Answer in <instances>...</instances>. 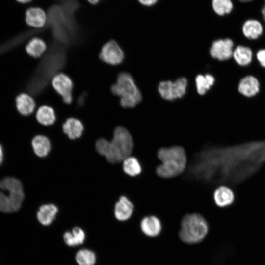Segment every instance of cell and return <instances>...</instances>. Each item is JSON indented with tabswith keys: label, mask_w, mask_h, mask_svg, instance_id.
Listing matches in <instances>:
<instances>
[{
	"label": "cell",
	"mask_w": 265,
	"mask_h": 265,
	"mask_svg": "<svg viewBox=\"0 0 265 265\" xmlns=\"http://www.w3.org/2000/svg\"><path fill=\"white\" fill-rule=\"evenodd\" d=\"M199 169L207 182L235 184L250 177L265 162V140L228 147L203 148Z\"/></svg>",
	"instance_id": "cell-1"
},
{
	"label": "cell",
	"mask_w": 265,
	"mask_h": 265,
	"mask_svg": "<svg viewBox=\"0 0 265 265\" xmlns=\"http://www.w3.org/2000/svg\"><path fill=\"white\" fill-rule=\"evenodd\" d=\"M134 148L132 136L126 128L118 126L113 132L111 141L100 138L96 142L97 152L106 157L108 162L116 164L122 162L132 155Z\"/></svg>",
	"instance_id": "cell-2"
},
{
	"label": "cell",
	"mask_w": 265,
	"mask_h": 265,
	"mask_svg": "<svg viewBox=\"0 0 265 265\" xmlns=\"http://www.w3.org/2000/svg\"><path fill=\"white\" fill-rule=\"evenodd\" d=\"M160 163L156 168L157 175L162 178L172 179L186 171L188 158L184 147L179 145L160 148L157 153Z\"/></svg>",
	"instance_id": "cell-3"
},
{
	"label": "cell",
	"mask_w": 265,
	"mask_h": 265,
	"mask_svg": "<svg viewBox=\"0 0 265 265\" xmlns=\"http://www.w3.org/2000/svg\"><path fill=\"white\" fill-rule=\"evenodd\" d=\"M179 236L181 240L187 244L201 242L206 237L209 230L208 222L200 213H188L181 221Z\"/></svg>",
	"instance_id": "cell-4"
},
{
	"label": "cell",
	"mask_w": 265,
	"mask_h": 265,
	"mask_svg": "<svg viewBox=\"0 0 265 265\" xmlns=\"http://www.w3.org/2000/svg\"><path fill=\"white\" fill-rule=\"evenodd\" d=\"M111 92L120 97V103L124 108H132L142 99V95L132 76L128 73H120L116 83L111 87Z\"/></svg>",
	"instance_id": "cell-5"
},
{
	"label": "cell",
	"mask_w": 265,
	"mask_h": 265,
	"mask_svg": "<svg viewBox=\"0 0 265 265\" xmlns=\"http://www.w3.org/2000/svg\"><path fill=\"white\" fill-rule=\"evenodd\" d=\"M1 189L8 192V196L10 200L13 212L18 211L24 199V193L22 183L17 179L8 177L0 181Z\"/></svg>",
	"instance_id": "cell-6"
},
{
	"label": "cell",
	"mask_w": 265,
	"mask_h": 265,
	"mask_svg": "<svg viewBox=\"0 0 265 265\" xmlns=\"http://www.w3.org/2000/svg\"><path fill=\"white\" fill-rule=\"evenodd\" d=\"M187 84L185 78H181L174 82L162 81L159 83L158 90L163 99L173 100L184 96L186 92Z\"/></svg>",
	"instance_id": "cell-7"
},
{
	"label": "cell",
	"mask_w": 265,
	"mask_h": 265,
	"mask_svg": "<svg viewBox=\"0 0 265 265\" xmlns=\"http://www.w3.org/2000/svg\"><path fill=\"white\" fill-rule=\"evenodd\" d=\"M51 83L65 103L69 104L72 102L73 83L68 75L63 73H57L52 78Z\"/></svg>",
	"instance_id": "cell-8"
},
{
	"label": "cell",
	"mask_w": 265,
	"mask_h": 265,
	"mask_svg": "<svg viewBox=\"0 0 265 265\" xmlns=\"http://www.w3.org/2000/svg\"><path fill=\"white\" fill-rule=\"evenodd\" d=\"M99 58L105 63L116 65L123 61L124 54L118 43L111 40L103 45L99 54Z\"/></svg>",
	"instance_id": "cell-9"
},
{
	"label": "cell",
	"mask_w": 265,
	"mask_h": 265,
	"mask_svg": "<svg viewBox=\"0 0 265 265\" xmlns=\"http://www.w3.org/2000/svg\"><path fill=\"white\" fill-rule=\"evenodd\" d=\"M233 42L230 39L215 41L211 47L210 54L219 60H227L233 55Z\"/></svg>",
	"instance_id": "cell-10"
},
{
	"label": "cell",
	"mask_w": 265,
	"mask_h": 265,
	"mask_svg": "<svg viewBox=\"0 0 265 265\" xmlns=\"http://www.w3.org/2000/svg\"><path fill=\"white\" fill-rule=\"evenodd\" d=\"M134 210L133 203L126 196H121L115 205L114 215L118 220L125 221L131 217Z\"/></svg>",
	"instance_id": "cell-11"
},
{
	"label": "cell",
	"mask_w": 265,
	"mask_h": 265,
	"mask_svg": "<svg viewBox=\"0 0 265 265\" xmlns=\"http://www.w3.org/2000/svg\"><path fill=\"white\" fill-rule=\"evenodd\" d=\"M25 20L28 26L40 28L44 27L46 25L48 16L42 8L33 7L28 8L26 11Z\"/></svg>",
	"instance_id": "cell-12"
},
{
	"label": "cell",
	"mask_w": 265,
	"mask_h": 265,
	"mask_svg": "<svg viewBox=\"0 0 265 265\" xmlns=\"http://www.w3.org/2000/svg\"><path fill=\"white\" fill-rule=\"evenodd\" d=\"M140 227L142 232L150 237L157 236L160 234L162 229L160 220L155 215L144 217L140 221Z\"/></svg>",
	"instance_id": "cell-13"
},
{
	"label": "cell",
	"mask_w": 265,
	"mask_h": 265,
	"mask_svg": "<svg viewBox=\"0 0 265 265\" xmlns=\"http://www.w3.org/2000/svg\"><path fill=\"white\" fill-rule=\"evenodd\" d=\"M213 199L215 204L220 207H224L231 204L234 200L232 190L225 186L216 188L213 193Z\"/></svg>",
	"instance_id": "cell-14"
},
{
	"label": "cell",
	"mask_w": 265,
	"mask_h": 265,
	"mask_svg": "<svg viewBox=\"0 0 265 265\" xmlns=\"http://www.w3.org/2000/svg\"><path fill=\"white\" fill-rule=\"evenodd\" d=\"M16 105L18 111L25 116L31 114L36 107L33 98L26 93H21L16 98Z\"/></svg>",
	"instance_id": "cell-15"
},
{
	"label": "cell",
	"mask_w": 265,
	"mask_h": 265,
	"mask_svg": "<svg viewBox=\"0 0 265 265\" xmlns=\"http://www.w3.org/2000/svg\"><path fill=\"white\" fill-rule=\"evenodd\" d=\"M63 132L71 139L80 137L83 131V126L81 122L75 118L67 119L62 125Z\"/></svg>",
	"instance_id": "cell-16"
},
{
	"label": "cell",
	"mask_w": 265,
	"mask_h": 265,
	"mask_svg": "<svg viewBox=\"0 0 265 265\" xmlns=\"http://www.w3.org/2000/svg\"><path fill=\"white\" fill-rule=\"evenodd\" d=\"M57 212V207L54 204H45L39 208L37 213V218L41 224L48 226L55 219Z\"/></svg>",
	"instance_id": "cell-17"
},
{
	"label": "cell",
	"mask_w": 265,
	"mask_h": 265,
	"mask_svg": "<svg viewBox=\"0 0 265 265\" xmlns=\"http://www.w3.org/2000/svg\"><path fill=\"white\" fill-rule=\"evenodd\" d=\"M123 171L131 177H136L142 172L143 168L139 159L135 156H130L122 161Z\"/></svg>",
	"instance_id": "cell-18"
},
{
	"label": "cell",
	"mask_w": 265,
	"mask_h": 265,
	"mask_svg": "<svg viewBox=\"0 0 265 265\" xmlns=\"http://www.w3.org/2000/svg\"><path fill=\"white\" fill-rule=\"evenodd\" d=\"M259 89L258 80L253 76H249L244 78L238 85V90L243 95L247 97L253 96Z\"/></svg>",
	"instance_id": "cell-19"
},
{
	"label": "cell",
	"mask_w": 265,
	"mask_h": 265,
	"mask_svg": "<svg viewBox=\"0 0 265 265\" xmlns=\"http://www.w3.org/2000/svg\"><path fill=\"white\" fill-rule=\"evenodd\" d=\"M38 122L44 126L53 125L56 120L54 109L51 106L44 105L40 106L36 114Z\"/></svg>",
	"instance_id": "cell-20"
},
{
	"label": "cell",
	"mask_w": 265,
	"mask_h": 265,
	"mask_svg": "<svg viewBox=\"0 0 265 265\" xmlns=\"http://www.w3.org/2000/svg\"><path fill=\"white\" fill-rule=\"evenodd\" d=\"M46 49V43L42 39L38 37L31 39L26 47L27 53L34 58L41 57L45 52Z\"/></svg>",
	"instance_id": "cell-21"
},
{
	"label": "cell",
	"mask_w": 265,
	"mask_h": 265,
	"mask_svg": "<svg viewBox=\"0 0 265 265\" xmlns=\"http://www.w3.org/2000/svg\"><path fill=\"white\" fill-rule=\"evenodd\" d=\"M32 146L35 154L40 157L46 156L51 149V144L49 139L44 135L35 136L32 140Z\"/></svg>",
	"instance_id": "cell-22"
},
{
	"label": "cell",
	"mask_w": 265,
	"mask_h": 265,
	"mask_svg": "<svg viewBox=\"0 0 265 265\" xmlns=\"http://www.w3.org/2000/svg\"><path fill=\"white\" fill-rule=\"evenodd\" d=\"M85 234L80 227L73 228L72 232H66L63 235L65 243L69 246H75L82 244L85 240Z\"/></svg>",
	"instance_id": "cell-23"
},
{
	"label": "cell",
	"mask_w": 265,
	"mask_h": 265,
	"mask_svg": "<svg viewBox=\"0 0 265 265\" xmlns=\"http://www.w3.org/2000/svg\"><path fill=\"white\" fill-rule=\"evenodd\" d=\"M261 23L254 20H249L245 22L242 31L244 35L248 38L255 39L259 37L262 33Z\"/></svg>",
	"instance_id": "cell-24"
},
{
	"label": "cell",
	"mask_w": 265,
	"mask_h": 265,
	"mask_svg": "<svg viewBox=\"0 0 265 265\" xmlns=\"http://www.w3.org/2000/svg\"><path fill=\"white\" fill-rule=\"evenodd\" d=\"M233 55L236 61L240 65H246L252 60V52L246 47L238 46L235 49Z\"/></svg>",
	"instance_id": "cell-25"
},
{
	"label": "cell",
	"mask_w": 265,
	"mask_h": 265,
	"mask_svg": "<svg viewBox=\"0 0 265 265\" xmlns=\"http://www.w3.org/2000/svg\"><path fill=\"white\" fill-rule=\"evenodd\" d=\"M195 81L198 93L200 95H204L213 84L214 78L210 74L204 76L199 75L196 77Z\"/></svg>",
	"instance_id": "cell-26"
},
{
	"label": "cell",
	"mask_w": 265,
	"mask_h": 265,
	"mask_svg": "<svg viewBox=\"0 0 265 265\" xmlns=\"http://www.w3.org/2000/svg\"><path fill=\"white\" fill-rule=\"evenodd\" d=\"M76 260L79 265H94L96 262V256L90 250L82 249L76 254Z\"/></svg>",
	"instance_id": "cell-27"
},
{
	"label": "cell",
	"mask_w": 265,
	"mask_h": 265,
	"mask_svg": "<svg viewBox=\"0 0 265 265\" xmlns=\"http://www.w3.org/2000/svg\"><path fill=\"white\" fill-rule=\"evenodd\" d=\"M212 6L216 14L223 15L231 11L233 4L231 0H212Z\"/></svg>",
	"instance_id": "cell-28"
},
{
	"label": "cell",
	"mask_w": 265,
	"mask_h": 265,
	"mask_svg": "<svg viewBox=\"0 0 265 265\" xmlns=\"http://www.w3.org/2000/svg\"><path fill=\"white\" fill-rule=\"evenodd\" d=\"M0 211L5 213L14 212L8 195L1 191H0Z\"/></svg>",
	"instance_id": "cell-29"
},
{
	"label": "cell",
	"mask_w": 265,
	"mask_h": 265,
	"mask_svg": "<svg viewBox=\"0 0 265 265\" xmlns=\"http://www.w3.org/2000/svg\"><path fill=\"white\" fill-rule=\"evenodd\" d=\"M257 57L262 66L265 67V50H260L257 53Z\"/></svg>",
	"instance_id": "cell-30"
},
{
	"label": "cell",
	"mask_w": 265,
	"mask_h": 265,
	"mask_svg": "<svg viewBox=\"0 0 265 265\" xmlns=\"http://www.w3.org/2000/svg\"><path fill=\"white\" fill-rule=\"evenodd\" d=\"M142 5L145 6H151L155 4L158 0H138Z\"/></svg>",
	"instance_id": "cell-31"
},
{
	"label": "cell",
	"mask_w": 265,
	"mask_h": 265,
	"mask_svg": "<svg viewBox=\"0 0 265 265\" xmlns=\"http://www.w3.org/2000/svg\"><path fill=\"white\" fill-rule=\"evenodd\" d=\"M199 151H198V152H199ZM197 153H198V152H197ZM197 153H196L193 155V158H192V159H191V162H190V164H191V165H193V162H194V158H195V155L197 154ZM190 170L191 171H194V168H193V166H190ZM192 175L196 179H197V180L200 181L202 182L203 183H205V182L202 181L201 180H200V179H199L197 178V177L196 176V174H195V173L192 174ZM205 184H206V183H205Z\"/></svg>",
	"instance_id": "cell-32"
},
{
	"label": "cell",
	"mask_w": 265,
	"mask_h": 265,
	"mask_svg": "<svg viewBox=\"0 0 265 265\" xmlns=\"http://www.w3.org/2000/svg\"><path fill=\"white\" fill-rule=\"evenodd\" d=\"M3 150L1 145L0 144V165L3 160Z\"/></svg>",
	"instance_id": "cell-33"
},
{
	"label": "cell",
	"mask_w": 265,
	"mask_h": 265,
	"mask_svg": "<svg viewBox=\"0 0 265 265\" xmlns=\"http://www.w3.org/2000/svg\"><path fill=\"white\" fill-rule=\"evenodd\" d=\"M91 4L95 5L98 4L100 0H87Z\"/></svg>",
	"instance_id": "cell-34"
},
{
	"label": "cell",
	"mask_w": 265,
	"mask_h": 265,
	"mask_svg": "<svg viewBox=\"0 0 265 265\" xmlns=\"http://www.w3.org/2000/svg\"><path fill=\"white\" fill-rule=\"evenodd\" d=\"M18 2L22 3H26L30 2L32 0H16Z\"/></svg>",
	"instance_id": "cell-35"
},
{
	"label": "cell",
	"mask_w": 265,
	"mask_h": 265,
	"mask_svg": "<svg viewBox=\"0 0 265 265\" xmlns=\"http://www.w3.org/2000/svg\"><path fill=\"white\" fill-rule=\"evenodd\" d=\"M264 19L265 21V4L262 10Z\"/></svg>",
	"instance_id": "cell-36"
},
{
	"label": "cell",
	"mask_w": 265,
	"mask_h": 265,
	"mask_svg": "<svg viewBox=\"0 0 265 265\" xmlns=\"http://www.w3.org/2000/svg\"><path fill=\"white\" fill-rule=\"evenodd\" d=\"M196 154L195 156V158H194V159L193 165H195V159H196V158H195V157H196ZM197 166H198V165H197ZM193 168H194V170H196L195 169V167H193ZM196 173H197V172H196ZM196 173H195V174H196V176L197 177V178H198L199 179H200V180H201L198 177V176H197ZM201 181H202V180H201Z\"/></svg>",
	"instance_id": "cell-37"
},
{
	"label": "cell",
	"mask_w": 265,
	"mask_h": 265,
	"mask_svg": "<svg viewBox=\"0 0 265 265\" xmlns=\"http://www.w3.org/2000/svg\"><path fill=\"white\" fill-rule=\"evenodd\" d=\"M196 153H197V152H196ZM190 161L189 160L188 164H189ZM190 165H191V164H190ZM194 167H195V166H194ZM187 170L190 171V170H189V166L187 167ZM192 174H193V173H192ZM191 174H189V175H190L192 178H193L194 179L196 180L195 179H194V178L191 176ZM197 181H198V180H197ZM200 182H201V181H200ZM202 183H203V182H202ZM204 184H205V183H204Z\"/></svg>",
	"instance_id": "cell-38"
},
{
	"label": "cell",
	"mask_w": 265,
	"mask_h": 265,
	"mask_svg": "<svg viewBox=\"0 0 265 265\" xmlns=\"http://www.w3.org/2000/svg\"><path fill=\"white\" fill-rule=\"evenodd\" d=\"M193 156H192V158H193ZM192 158L191 159V160ZM191 160L190 161L189 164H190ZM193 167H194V166H193ZM189 170L191 171V170H190V166H189ZM192 174H191V176H192L194 179H195V178L193 176V175H192ZM196 180H197V179H196Z\"/></svg>",
	"instance_id": "cell-39"
},
{
	"label": "cell",
	"mask_w": 265,
	"mask_h": 265,
	"mask_svg": "<svg viewBox=\"0 0 265 265\" xmlns=\"http://www.w3.org/2000/svg\"><path fill=\"white\" fill-rule=\"evenodd\" d=\"M239 0L241 1H242V2H247V1H251L252 0Z\"/></svg>",
	"instance_id": "cell-40"
}]
</instances>
